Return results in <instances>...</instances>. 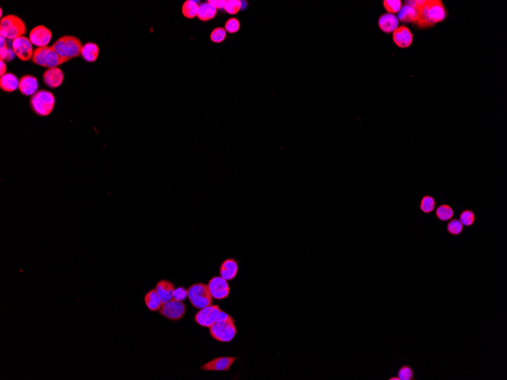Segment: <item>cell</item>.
Returning <instances> with one entry per match:
<instances>
[{"label":"cell","instance_id":"38","mask_svg":"<svg viewBox=\"0 0 507 380\" xmlns=\"http://www.w3.org/2000/svg\"><path fill=\"white\" fill-rule=\"evenodd\" d=\"M6 71V64H5V62L1 60V61H0V75L2 76V75H5V73H7Z\"/></svg>","mask_w":507,"mask_h":380},{"label":"cell","instance_id":"25","mask_svg":"<svg viewBox=\"0 0 507 380\" xmlns=\"http://www.w3.org/2000/svg\"><path fill=\"white\" fill-rule=\"evenodd\" d=\"M436 215L441 221L447 222L453 217V210L449 205L444 204V205L440 206L437 208Z\"/></svg>","mask_w":507,"mask_h":380},{"label":"cell","instance_id":"2","mask_svg":"<svg viewBox=\"0 0 507 380\" xmlns=\"http://www.w3.org/2000/svg\"><path fill=\"white\" fill-rule=\"evenodd\" d=\"M210 333L214 339L221 342H229L237 334L235 320L221 311L216 322L210 327Z\"/></svg>","mask_w":507,"mask_h":380},{"label":"cell","instance_id":"35","mask_svg":"<svg viewBox=\"0 0 507 380\" xmlns=\"http://www.w3.org/2000/svg\"><path fill=\"white\" fill-rule=\"evenodd\" d=\"M239 21L236 18H229L225 24V30L227 32L233 34L239 30Z\"/></svg>","mask_w":507,"mask_h":380},{"label":"cell","instance_id":"37","mask_svg":"<svg viewBox=\"0 0 507 380\" xmlns=\"http://www.w3.org/2000/svg\"><path fill=\"white\" fill-rule=\"evenodd\" d=\"M208 2L211 3L214 8H217V10L225 8L226 1H225V0H211V1H208Z\"/></svg>","mask_w":507,"mask_h":380},{"label":"cell","instance_id":"12","mask_svg":"<svg viewBox=\"0 0 507 380\" xmlns=\"http://www.w3.org/2000/svg\"><path fill=\"white\" fill-rule=\"evenodd\" d=\"M221 311V308L217 305L208 306L206 308L201 309V311L195 315V322L201 326L210 328L217 321V317Z\"/></svg>","mask_w":507,"mask_h":380},{"label":"cell","instance_id":"33","mask_svg":"<svg viewBox=\"0 0 507 380\" xmlns=\"http://www.w3.org/2000/svg\"><path fill=\"white\" fill-rule=\"evenodd\" d=\"M15 55H16L12 48L6 47L3 49H0V58L4 62H10L15 58Z\"/></svg>","mask_w":507,"mask_h":380},{"label":"cell","instance_id":"39","mask_svg":"<svg viewBox=\"0 0 507 380\" xmlns=\"http://www.w3.org/2000/svg\"><path fill=\"white\" fill-rule=\"evenodd\" d=\"M0 44H1V47H0V49H3L5 48V47H8V46H7L6 39L2 38V37H1V42H0Z\"/></svg>","mask_w":507,"mask_h":380},{"label":"cell","instance_id":"1","mask_svg":"<svg viewBox=\"0 0 507 380\" xmlns=\"http://www.w3.org/2000/svg\"><path fill=\"white\" fill-rule=\"evenodd\" d=\"M418 18L415 25L428 28L442 22L448 17V11L440 0H415Z\"/></svg>","mask_w":507,"mask_h":380},{"label":"cell","instance_id":"36","mask_svg":"<svg viewBox=\"0 0 507 380\" xmlns=\"http://www.w3.org/2000/svg\"><path fill=\"white\" fill-rule=\"evenodd\" d=\"M188 297V290L183 287H178L174 290L173 298L177 301H183Z\"/></svg>","mask_w":507,"mask_h":380},{"label":"cell","instance_id":"20","mask_svg":"<svg viewBox=\"0 0 507 380\" xmlns=\"http://www.w3.org/2000/svg\"><path fill=\"white\" fill-rule=\"evenodd\" d=\"M378 25L383 32L391 34L399 27V19L395 15L384 14L380 17Z\"/></svg>","mask_w":507,"mask_h":380},{"label":"cell","instance_id":"8","mask_svg":"<svg viewBox=\"0 0 507 380\" xmlns=\"http://www.w3.org/2000/svg\"><path fill=\"white\" fill-rule=\"evenodd\" d=\"M185 310L186 308L182 301H177L172 298L168 302L163 304L159 313L161 315L169 321H177L182 320L185 315Z\"/></svg>","mask_w":507,"mask_h":380},{"label":"cell","instance_id":"34","mask_svg":"<svg viewBox=\"0 0 507 380\" xmlns=\"http://www.w3.org/2000/svg\"><path fill=\"white\" fill-rule=\"evenodd\" d=\"M399 380H411L413 378V371L408 366H403L398 372Z\"/></svg>","mask_w":507,"mask_h":380},{"label":"cell","instance_id":"13","mask_svg":"<svg viewBox=\"0 0 507 380\" xmlns=\"http://www.w3.org/2000/svg\"><path fill=\"white\" fill-rule=\"evenodd\" d=\"M236 360L235 357H220L203 365L201 370L205 371H228Z\"/></svg>","mask_w":507,"mask_h":380},{"label":"cell","instance_id":"18","mask_svg":"<svg viewBox=\"0 0 507 380\" xmlns=\"http://www.w3.org/2000/svg\"><path fill=\"white\" fill-rule=\"evenodd\" d=\"M238 261H235L233 258H228V259L225 260L220 269L221 276L226 281H231V280L235 278L238 275Z\"/></svg>","mask_w":507,"mask_h":380},{"label":"cell","instance_id":"28","mask_svg":"<svg viewBox=\"0 0 507 380\" xmlns=\"http://www.w3.org/2000/svg\"><path fill=\"white\" fill-rule=\"evenodd\" d=\"M435 204H436V202L432 197L425 196L421 199L420 208H421V211L425 214H430L435 209Z\"/></svg>","mask_w":507,"mask_h":380},{"label":"cell","instance_id":"4","mask_svg":"<svg viewBox=\"0 0 507 380\" xmlns=\"http://www.w3.org/2000/svg\"><path fill=\"white\" fill-rule=\"evenodd\" d=\"M27 26L25 21L15 15H8L1 18L0 34L6 40H14L25 36Z\"/></svg>","mask_w":507,"mask_h":380},{"label":"cell","instance_id":"6","mask_svg":"<svg viewBox=\"0 0 507 380\" xmlns=\"http://www.w3.org/2000/svg\"><path fill=\"white\" fill-rule=\"evenodd\" d=\"M33 63L47 68H56L68 62L56 52L52 46L39 47L34 50Z\"/></svg>","mask_w":507,"mask_h":380},{"label":"cell","instance_id":"40","mask_svg":"<svg viewBox=\"0 0 507 380\" xmlns=\"http://www.w3.org/2000/svg\"><path fill=\"white\" fill-rule=\"evenodd\" d=\"M390 380H399V377H392V378L390 379Z\"/></svg>","mask_w":507,"mask_h":380},{"label":"cell","instance_id":"41","mask_svg":"<svg viewBox=\"0 0 507 380\" xmlns=\"http://www.w3.org/2000/svg\"><path fill=\"white\" fill-rule=\"evenodd\" d=\"M0 14H1V17H2V8H1V12H0Z\"/></svg>","mask_w":507,"mask_h":380},{"label":"cell","instance_id":"30","mask_svg":"<svg viewBox=\"0 0 507 380\" xmlns=\"http://www.w3.org/2000/svg\"><path fill=\"white\" fill-rule=\"evenodd\" d=\"M475 214H474V213L472 212V211H468V210L464 211L463 212L460 214V217H459V221H460V222H462V225H465V226L468 227L473 225L474 222H475Z\"/></svg>","mask_w":507,"mask_h":380},{"label":"cell","instance_id":"7","mask_svg":"<svg viewBox=\"0 0 507 380\" xmlns=\"http://www.w3.org/2000/svg\"><path fill=\"white\" fill-rule=\"evenodd\" d=\"M188 298L190 302L197 309H202L211 305L214 301L208 285L198 283L191 285L188 289Z\"/></svg>","mask_w":507,"mask_h":380},{"label":"cell","instance_id":"24","mask_svg":"<svg viewBox=\"0 0 507 380\" xmlns=\"http://www.w3.org/2000/svg\"><path fill=\"white\" fill-rule=\"evenodd\" d=\"M217 14V8H214L209 2H204L198 5V15L197 16L202 21H208L212 19Z\"/></svg>","mask_w":507,"mask_h":380},{"label":"cell","instance_id":"9","mask_svg":"<svg viewBox=\"0 0 507 380\" xmlns=\"http://www.w3.org/2000/svg\"><path fill=\"white\" fill-rule=\"evenodd\" d=\"M11 48L15 52V55L21 61H29L32 59L34 51L33 50V44L29 38L25 36L20 37L12 41Z\"/></svg>","mask_w":507,"mask_h":380},{"label":"cell","instance_id":"3","mask_svg":"<svg viewBox=\"0 0 507 380\" xmlns=\"http://www.w3.org/2000/svg\"><path fill=\"white\" fill-rule=\"evenodd\" d=\"M52 47L60 57L68 62L81 55L83 44L79 38L75 36L66 35L58 38Z\"/></svg>","mask_w":507,"mask_h":380},{"label":"cell","instance_id":"17","mask_svg":"<svg viewBox=\"0 0 507 380\" xmlns=\"http://www.w3.org/2000/svg\"><path fill=\"white\" fill-rule=\"evenodd\" d=\"M417 18L418 12L415 7V1H407L398 13V19L403 23H412L415 24Z\"/></svg>","mask_w":507,"mask_h":380},{"label":"cell","instance_id":"11","mask_svg":"<svg viewBox=\"0 0 507 380\" xmlns=\"http://www.w3.org/2000/svg\"><path fill=\"white\" fill-rule=\"evenodd\" d=\"M52 31L44 25L34 27L29 34L31 44L38 48L47 47L52 40Z\"/></svg>","mask_w":507,"mask_h":380},{"label":"cell","instance_id":"32","mask_svg":"<svg viewBox=\"0 0 507 380\" xmlns=\"http://www.w3.org/2000/svg\"><path fill=\"white\" fill-rule=\"evenodd\" d=\"M226 31L223 28H217L211 33V41L214 43H221L225 40Z\"/></svg>","mask_w":507,"mask_h":380},{"label":"cell","instance_id":"26","mask_svg":"<svg viewBox=\"0 0 507 380\" xmlns=\"http://www.w3.org/2000/svg\"><path fill=\"white\" fill-rule=\"evenodd\" d=\"M198 5L195 1L188 0L182 6V13L188 18H192L198 15Z\"/></svg>","mask_w":507,"mask_h":380},{"label":"cell","instance_id":"15","mask_svg":"<svg viewBox=\"0 0 507 380\" xmlns=\"http://www.w3.org/2000/svg\"><path fill=\"white\" fill-rule=\"evenodd\" d=\"M63 71L58 67L48 68L43 75L44 84L51 88H59L64 81Z\"/></svg>","mask_w":507,"mask_h":380},{"label":"cell","instance_id":"10","mask_svg":"<svg viewBox=\"0 0 507 380\" xmlns=\"http://www.w3.org/2000/svg\"><path fill=\"white\" fill-rule=\"evenodd\" d=\"M208 285L214 299H225L230 294V288L228 281L221 276H215L211 278Z\"/></svg>","mask_w":507,"mask_h":380},{"label":"cell","instance_id":"23","mask_svg":"<svg viewBox=\"0 0 507 380\" xmlns=\"http://www.w3.org/2000/svg\"><path fill=\"white\" fill-rule=\"evenodd\" d=\"M144 302L146 304L147 308L152 312L159 311L163 306L162 301H161L156 288L147 293L146 295L144 297Z\"/></svg>","mask_w":507,"mask_h":380},{"label":"cell","instance_id":"27","mask_svg":"<svg viewBox=\"0 0 507 380\" xmlns=\"http://www.w3.org/2000/svg\"><path fill=\"white\" fill-rule=\"evenodd\" d=\"M384 6L388 14L399 13L402 7V1L400 0H384Z\"/></svg>","mask_w":507,"mask_h":380},{"label":"cell","instance_id":"21","mask_svg":"<svg viewBox=\"0 0 507 380\" xmlns=\"http://www.w3.org/2000/svg\"><path fill=\"white\" fill-rule=\"evenodd\" d=\"M19 80L12 73H5L0 78V88L7 93H12L18 89Z\"/></svg>","mask_w":507,"mask_h":380},{"label":"cell","instance_id":"14","mask_svg":"<svg viewBox=\"0 0 507 380\" xmlns=\"http://www.w3.org/2000/svg\"><path fill=\"white\" fill-rule=\"evenodd\" d=\"M414 34L406 26H399L394 31L393 40L395 45L399 48L409 47L413 43Z\"/></svg>","mask_w":507,"mask_h":380},{"label":"cell","instance_id":"19","mask_svg":"<svg viewBox=\"0 0 507 380\" xmlns=\"http://www.w3.org/2000/svg\"><path fill=\"white\" fill-rule=\"evenodd\" d=\"M156 289L162 301L163 304L168 302L173 298L175 286L171 281L166 279L161 280L156 285Z\"/></svg>","mask_w":507,"mask_h":380},{"label":"cell","instance_id":"31","mask_svg":"<svg viewBox=\"0 0 507 380\" xmlns=\"http://www.w3.org/2000/svg\"><path fill=\"white\" fill-rule=\"evenodd\" d=\"M241 8V2L239 0H228L226 1L225 8L227 13L235 15Z\"/></svg>","mask_w":507,"mask_h":380},{"label":"cell","instance_id":"16","mask_svg":"<svg viewBox=\"0 0 507 380\" xmlns=\"http://www.w3.org/2000/svg\"><path fill=\"white\" fill-rule=\"evenodd\" d=\"M38 78L31 75H24L19 79L18 90L22 95L31 96L38 92Z\"/></svg>","mask_w":507,"mask_h":380},{"label":"cell","instance_id":"5","mask_svg":"<svg viewBox=\"0 0 507 380\" xmlns=\"http://www.w3.org/2000/svg\"><path fill=\"white\" fill-rule=\"evenodd\" d=\"M55 96L47 90H40L31 97L30 101L33 112L41 117L51 115L55 108Z\"/></svg>","mask_w":507,"mask_h":380},{"label":"cell","instance_id":"29","mask_svg":"<svg viewBox=\"0 0 507 380\" xmlns=\"http://www.w3.org/2000/svg\"><path fill=\"white\" fill-rule=\"evenodd\" d=\"M448 231L452 235H460L462 231H463V225L459 221V219L455 218V219L451 220V222L448 223Z\"/></svg>","mask_w":507,"mask_h":380},{"label":"cell","instance_id":"22","mask_svg":"<svg viewBox=\"0 0 507 380\" xmlns=\"http://www.w3.org/2000/svg\"><path fill=\"white\" fill-rule=\"evenodd\" d=\"M100 54V48L97 44L88 42L84 44L81 51V56L86 62L92 63L98 60Z\"/></svg>","mask_w":507,"mask_h":380}]
</instances>
